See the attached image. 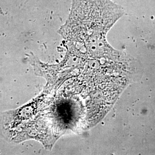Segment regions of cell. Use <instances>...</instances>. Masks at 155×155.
Instances as JSON below:
<instances>
[{
    "mask_svg": "<svg viewBox=\"0 0 155 155\" xmlns=\"http://www.w3.org/2000/svg\"><path fill=\"white\" fill-rule=\"evenodd\" d=\"M72 8L83 14L79 22L85 39L106 38L108 31L124 14L111 0H73Z\"/></svg>",
    "mask_w": 155,
    "mask_h": 155,
    "instance_id": "cell-1",
    "label": "cell"
}]
</instances>
